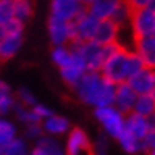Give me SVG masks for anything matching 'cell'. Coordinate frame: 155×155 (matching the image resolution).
I'll use <instances>...</instances> for the list:
<instances>
[{"instance_id": "cell-1", "label": "cell", "mask_w": 155, "mask_h": 155, "mask_svg": "<svg viewBox=\"0 0 155 155\" xmlns=\"http://www.w3.org/2000/svg\"><path fill=\"white\" fill-rule=\"evenodd\" d=\"M79 98L94 106H109L114 103L116 84L106 79L100 71H86L76 86Z\"/></svg>"}, {"instance_id": "cell-2", "label": "cell", "mask_w": 155, "mask_h": 155, "mask_svg": "<svg viewBox=\"0 0 155 155\" xmlns=\"http://www.w3.org/2000/svg\"><path fill=\"white\" fill-rule=\"evenodd\" d=\"M141 68H143V62L138 57V54H135L127 48H120L103 62L100 73L111 82L119 84L125 82Z\"/></svg>"}, {"instance_id": "cell-3", "label": "cell", "mask_w": 155, "mask_h": 155, "mask_svg": "<svg viewBox=\"0 0 155 155\" xmlns=\"http://www.w3.org/2000/svg\"><path fill=\"white\" fill-rule=\"evenodd\" d=\"M130 24L133 32V40L155 35V10L146 6L135 11H130Z\"/></svg>"}, {"instance_id": "cell-4", "label": "cell", "mask_w": 155, "mask_h": 155, "mask_svg": "<svg viewBox=\"0 0 155 155\" xmlns=\"http://www.w3.org/2000/svg\"><path fill=\"white\" fill-rule=\"evenodd\" d=\"M73 49H76L78 52L82 55L84 63H86L87 71H100V68L103 65V45L97 43L94 40L89 41H73Z\"/></svg>"}, {"instance_id": "cell-5", "label": "cell", "mask_w": 155, "mask_h": 155, "mask_svg": "<svg viewBox=\"0 0 155 155\" xmlns=\"http://www.w3.org/2000/svg\"><path fill=\"white\" fill-rule=\"evenodd\" d=\"M95 117L103 124L104 130L109 136L112 138H119V135L124 131L125 128V119L124 114L117 108L109 106H100L95 111Z\"/></svg>"}, {"instance_id": "cell-6", "label": "cell", "mask_w": 155, "mask_h": 155, "mask_svg": "<svg viewBox=\"0 0 155 155\" xmlns=\"http://www.w3.org/2000/svg\"><path fill=\"white\" fill-rule=\"evenodd\" d=\"M98 21L94 15L86 10L84 13H81L74 21H73V40L71 41H89V40H94V35L97 30V25H98Z\"/></svg>"}, {"instance_id": "cell-7", "label": "cell", "mask_w": 155, "mask_h": 155, "mask_svg": "<svg viewBox=\"0 0 155 155\" xmlns=\"http://www.w3.org/2000/svg\"><path fill=\"white\" fill-rule=\"evenodd\" d=\"M86 11L79 0H52L51 2V16L62 21H73Z\"/></svg>"}, {"instance_id": "cell-8", "label": "cell", "mask_w": 155, "mask_h": 155, "mask_svg": "<svg viewBox=\"0 0 155 155\" xmlns=\"http://www.w3.org/2000/svg\"><path fill=\"white\" fill-rule=\"evenodd\" d=\"M86 71H87V68H86V63H84L82 55L78 52L76 49L71 48V57H70L67 65L62 67V76H63V79H65L67 84L76 87L78 82L81 81V78L84 76V73H86Z\"/></svg>"}, {"instance_id": "cell-9", "label": "cell", "mask_w": 155, "mask_h": 155, "mask_svg": "<svg viewBox=\"0 0 155 155\" xmlns=\"http://www.w3.org/2000/svg\"><path fill=\"white\" fill-rule=\"evenodd\" d=\"M155 127L153 117H144L136 112H128V117L125 119V130L130 131L138 139H144V136L149 133V130Z\"/></svg>"}, {"instance_id": "cell-10", "label": "cell", "mask_w": 155, "mask_h": 155, "mask_svg": "<svg viewBox=\"0 0 155 155\" xmlns=\"http://www.w3.org/2000/svg\"><path fill=\"white\" fill-rule=\"evenodd\" d=\"M138 94L130 87L128 82H119L116 84V95H114V103L116 108L122 112V114H128L133 111V104H135Z\"/></svg>"}, {"instance_id": "cell-11", "label": "cell", "mask_w": 155, "mask_h": 155, "mask_svg": "<svg viewBox=\"0 0 155 155\" xmlns=\"http://www.w3.org/2000/svg\"><path fill=\"white\" fill-rule=\"evenodd\" d=\"M67 155H95L87 135L79 128H74L67 141Z\"/></svg>"}, {"instance_id": "cell-12", "label": "cell", "mask_w": 155, "mask_h": 155, "mask_svg": "<svg viewBox=\"0 0 155 155\" xmlns=\"http://www.w3.org/2000/svg\"><path fill=\"white\" fill-rule=\"evenodd\" d=\"M49 35H51L52 43L57 46L67 43V41H71L73 40V22L51 16V19H49Z\"/></svg>"}, {"instance_id": "cell-13", "label": "cell", "mask_w": 155, "mask_h": 155, "mask_svg": "<svg viewBox=\"0 0 155 155\" xmlns=\"http://www.w3.org/2000/svg\"><path fill=\"white\" fill-rule=\"evenodd\" d=\"M135 52L141 57L144 67L155 70V35H147L135 40Z\"/></svg>"}, {"instance_id": "cell-14", "label": "cell", "mask_w": 155, "mask_h": 155, "mask_svg": "<svg viewBox=\"0 0 155 155\" xmlns=\"http://www.w3.org/2000/svg\"><path fill=\"white\" fill-rule=\"evenodd\" d=\"M119 32H120V27L112 19H100L94 35V41L100 45L114 43L119 40Z\"/></svg>"}, {"instance_id": "cell-15", "label": "cell", "mask_w": 155, "mask_h": 155, "mask_svg": "<svg viewBox=\"0 0 155 155\" xmlns=\"http://www.w3.org/2000/svg\"><path fill=\"white\" fill-rule=\"evenodd\" d=\"M122 3L124 0H89L86 10L97 19H111Z\"/></svg>"}, {"instance_id": "cell-16", "label": "cell", "mask_w": 155, "mask_h": 155, "mask_svg": "<svg viewBox=\"0 0 155 155\" xmlns=\"http://www.w3.org/2000/svg\"><path fill=\"white\" fill-rule=\"evenodd\" d=\"M2 33V32H0ZM22 41V32H10L2 33V45H0V60H6L13 57Z\"/></svg>"}, {"instance_id": "cell-17", "label": "cell", "mask_w": 155, "mask_h": 155, "mask_svg": "<svg viewBox=\"0 0 155 155\" xmlns=\"http://www.w3.org/2000/svg\"><path fill=\"white\" fill-rule=\"evenodd\" d=\"M152 74H153V70H149V68L144 67L143 70H139L138 73L130 76L128 79H127V82L130 84V87L135 90L138 95L149 94L150 86H152Z\"/></svg>"}, {"instance_id": "cell-18", "label": "cell", "mask_w": 155, "mask_h": 155, "mask_svg": "<svg viewBox=\"0 0 155 155\" xmlns=\"http://www.w3.org/2000/svg\"><path fill=\"white\" fill-rule=\"evenodd\" d=\"M155 111V98L149 94H141L136 97L133 104V112L141 114L144 117H152Z\"/></svg>"}, {"instance_id": "cell-19", "label": "cell", "mask_w": 155, "mask_h": 155, "mask_svg": "<svg viewBox=\"0 0 155 155\" xmlns=\"http://www.w3.org/2000/svg\"><path fill=\"white\" fill-rule=\"evenodd\" d=\"M119 143L124 147L125 152L128 153H138V152H144V144H143V139H138L136 136H133L130 131H127L124 128V131L119 135Z\"/></svg>"}, {"instance_id": "cell-20", "label": "cell", "mask_w": 155, "mask_h": 155, "mask_svg": "<svg viewBox=\"0 0 155 155\" xmlns=\"http://www.w3.org/2000/svg\"><path fill=\"white\" fill-rule=\"evenodd\" d=\"M32 155H63V150L57 141L51 138H41L38 139Z\"/></svg>"}, {"instance_id": "cell-21", "label": "cell", "mask_w": 155, "mask_h": 155, "mask_svg": "<svg viewBox=\"0 0 155 155\" xmlns=\"http://www.w3.org/2000/svg\"><path fill=\"white\" fill-rule=\"evenodd\" d=\"M11 6H13V16L22 21V22L32 16L33 11L32 0H11Z\"/></svg>"}, {"instance_id": "cell-22", "label": "cell", "mask_w": 155, "mask_h": 155, "mask_svg": "<svg viewBox=\"0 0 155 155\" xmlns=\"http://www.w3.org/2000/svg\"><path fill=\"white\" fill-rule=\"evenodd\" d=\"M68 120L59 116H49L45 122V130L51 135H62L68 130Z\"/></svg>"}, {"instance_id": "cell-23", "label": "cell", "mask_w": 155, "mask_h": 155, "mask_svg": "<svg viewBox=\"0 0 155 155\" xmlns=\"http://www.w3.org/2000/svg\"><path fill=\"white\" fill-rule=\"evenodd\" d=\"M13 106V98L10 95V87L0 81V114H6Z\"/></svg>"}, {"instance_id": "cell-24", "label": "cell", "mask_w": 155, "mask_h": 155, "mask_svg": "<svg viewBox=\"0 0 155 155\" xmlns=\"http://www.w3.org/2000/svg\"><path fill=\"white\" fill-rule=\"evenodd\" d=\"M13 139H15V127L0 119V147H5Z\"/></svg>"}, {"instance_id": "cell-25", "label": "cell", "mask_w": 155, "mask_h": 155, "mask_svg": "<svg viewBox=\"0 0 155 155\" xmlns=\"http://www.w3.org/2000/svg\"><path fill=\"white\" fill-rule=\"evenodd\" d=\"M2 155H27V147L21 139H13L3 147Z\"/></svg>"}, {"instance_id": "cell-26", "label": "cell", "mask_w": 155, "mask_h": 155, "mask_svg": "<svg viewBox=\"0 0 155 155\" xmlns=\"http://www.w3.org/2000/svg\"><path fill=\"white\" fill-rule=\"evenodd\" d=\"M70 57H71V49H67L63 45L57 46L54 49V52H52V60L57 63V65L62 68L63 65H67Z\"/></svg>"}, {"instance_id": "cell-27", "label": "cell", "mask_w": 155, "mask_h": 155, "mask_svg": "<svg viewBox=\"0 0 155 155\" xmlns=\"http://www.w3.org/2000/svg\"><path fill=\"white\" fill-rule=\"evenodd\" d=\"M11 18H15L13 16L11 0H0V25H3Z\"/></svg>"}, {"instance_id": "cell-28", "label": "cell", "mask_w": 155, "mask_h": 155, "mask_svg": "<svg viewBox=\"0 0 155 155\" xmlns=\"http://www.w3.org/2000/svg\"><path fill=\"white\" fill-rule=\"evenodd\" d=\"M128 11H135V10H139V8H146L149 6L150 0H124Z\"/></svg>"}, {"instance_id": "cell-29", "label": "cell", "mask_w": 155, "mask_h": 155, "mask_svg": "<svg viewBox=\"0 0 155 155\" xmlns=\"http://www.w3.org/2000/svg\"><path fill=\"white\" fill-rule=\"evenodd\" d=\"M19 98L21 101H22V104L25 106V104H29V106H33V104H37V100H35V97L29 92V90H19Z\"/></svg>"}, {"instance_id": "cell-30", "label": "cell", "mask_w": 155, "mask_h": 155, "mask_svg": "<svg viewBox=\"0 0 155 155\" xmlns=\"http://www.w3.org/2000/svg\"><path fill=\"white\" fill-rule=\"evenodd\" d=\"M32 111H33L40 119H48L49 116H52V111L48 109L46 106H43V104H33V109H32Z\"/></svg>"}, {"instance_id": "cell-31", "label": "cell", "mask_w": 155, "mask_h": 155, "mask_svg": "<svg viewBox=\"0 0 155 155\" xmlns=\"http://www.w3.org/2000/svg\"><path fill=\"white\" fill-rule=\"evenodd\" d=\"M40 125L38 124H30L29 125V136H32V138H35V136H38L40 135Z\"/></svg>"}, {"instance_id": "cell-32", "label": "cell", "mask_w": 155, "mask_h": 155, "mask_svg": "<svg viewBox=\"0 0 155 155\" xmlns=\"http://www.w3.org/2000/svg\"><path fill=\"white\" fill-rule=\"evenodd\" d=\"M149 95H152L155 98V70H153V74H152V86H150V92Z\"/></svg>"}, {"instance_id": "cell-33", "label": "cell", "mask_w": 155, "mask_h": 155, "mask_svg": "<svg viewBox=\"0 0 155 155\" xmlns=\"http://www.w3.org/2000/svg\"><path fill=\"white\" fill-rule=\"evenodd\" d=\"M147 155H155V147H152V149L147 150Z\"/></svg>"}, {"instance_id": "cell-34", "label": "cell", "mask_w": 155, "mask_h": 155, "mask_svg": "<svg viewBox=\"0 0 155 155\" xmlns=\"http://www.w3.org/2000/svg\"><path fill=\"white\" fill-rule=\"evenodd\" d=\"M79 2H81V3H87V2H89V0H79Z\"/></svg>"}, {"instance_id": "cell-35", "label": "cell", "mask_w": 155, "mask_h": 155, "mask_svg": "<svg viewBox=\"0 0 155 155\" xmlns=\"http://www.w3.org/2000/svg\"><path fill=\"white\" fill-rule=\"evenodd\" d=\"M0 45H2V33H0Z\"/></svg>"}, {"instance_id": "cell-36", "label": "cell", "mask_w": 155, "mask_h": 155, "mask_svg": "<svg viewBox=\"0 0 155 155\" xmlns=\"http://www.w3.org/2000/svg\"><path fill=\"white\" fill-rule=\"evenodd\" d=\"M152 117H153V120H155V111H153V116H152Z\"/></svg>"}]
</instances>
